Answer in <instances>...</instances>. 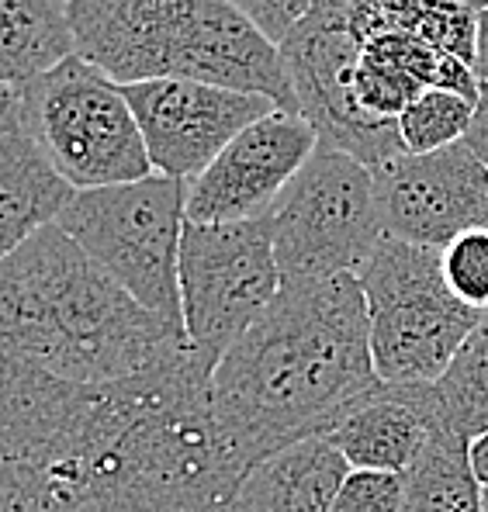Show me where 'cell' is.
Segmentation results:
<instances>
[{"mask_svg":"<svg viewBox=\"0 0 488 512\" xmlns=\"http://www.w3.org/2000/svg\"><path fill=\"white\" fill-rule=\"evenodd\" d=\"M270 42H281L309 14L315 0H232Z\"/></svg>","mask_w":488,"mask_h":512,"instance_id":"cell-23","label":"cell"},{"mask_svg":"<svg viewBox=\"0 0 488 512\" xmlns=\"http://www.w3.org/2000/svg\"><path fill=\"white\" fill-rule=\"evenodd\" d=\"M440 260L450 291L475 312H488V225L461 232L440 250Z\"/></svg>","mask_w":488,"mask_h":512,"instance_id":"cell-21","label":"cell"},{"mask_svg":"<svg viewBox=\"0 0 488 512\" xmlns=\"http://www.w3.org/2000/svg\"><path fill=\"white\" fill-rule=\"evenodd\" d=\"M402 485V512H482L485 488L471 464V440L444 419L433 423Z\"/></svg>","mask_w":488,"mask_h":512,"instance_id":"cell-17","label":"cell"},{"mask_svg":"<svg viewBox=\"0 0 488 512\" xmlns=\"http://www.w3.org/2000/svg\"><path fill=\"white\" fill-rule=\"evenodd\" d=\"M14 104L45 160L73 191L156 173L125 87L77 52L14 90Z\"/></svg>","mask_w":488,"mask_h":512,"instance_id":"cell-7","label":"cell"},{"mask_svg":"<svg viewBox=\"0 0 488 512\" xmlns=\"http://www.w3.org/2000/svg\"><path fill=\"white\" fill-rule=\"evenodd\" d=\"M350 471L326 436H309L253 464L232 492V512H333Z\"/></svg>","mask_w":488,"mask_h":512,"instance_id":"cell-16","label":"cell"},{"mask_svg":"<svg viewBox=\"0 0 488 512\" xmlns=\"http://www.w3.org/2000/svg\"><path fill=\"white\" fill-rule=\"evenodd\" d=\"M475 115V101L457 90L430 87L399 115V139L405 153H433V149L464 142Z\"/></svg>","mask_w":488,"mask_h":512,"instance_id":"cell-20","label":"cell"},{"mask_svg":"<svg viewBox=\"0 0 488 512\" xmlns=\"http://www.w3.org/2000/svg\"><path fill=\"white\" fill-rule=\"evenodd\" d=\"M471 464H475V474L482 481V488H488V433L471 440Z\"/></svg>","mask_w":488,"mask_h":512,"instance_id":"cell-26","label":"cell"},{"mask_svg":"<svg viewBox=\"0 0 488 512\" xmlns=\"http://www.w3.org/2000/svg\"><path fill=\"white\" fill-rule=\"evenodd\" d=\"M7 101H11V90H7L4 84H0V104H7Z\"/></svg>","mask_w":488,"mask_h":512,"instance_id":"cell-27","label":"cell"},{"mask_svg":"<svg viewBox=\"0 0 488 512\" xmlns=\"http://www.w3.org/2000/svg\"><path fill=\"white\" fill-rule=\"evenodd\" d=\"M475 77L488 84V7H478V32H475Z\"/></svg>","mask_w":488,"mask_h":512,"instance_id":"cell-25","label":"cell"},{"mask_svg":"<svg viewBox=\"0 0 488 512\" xmlns=\"http://www.w3.org/2000/svg\"><path fill=\"white\" fill-rule=\"evenodd\" d=\"M482 512H488V488H485V495H482Z\"/></svg>","mask_w":488,"mask_h":512,"instance_id":"cell-28","label":"cell"},{"mask_svg":"<svg viewBox=\"0 0 488 512\" xmlns=\"http://www.w3.org/2000/svg\"><path fill=\"white\" fill-rule=\"evenodd\" d=\"M267 218L284 284L357 274L385 236L374 170L322 142Z\"/></svg>","mask_w":488,"mask_h":512,"instance_id":"cell-8","label":"cell"},{"mask_svg":"<svg viewBox=\"0 0 488 512\" xmlns=\"http://www.w3.org/2000/svg\"><path fill=\"white\" fill-rule=\"evenodd\" d=\"M437 419L430 384H381L329 429L326 440L350 468L405 474Z\"/></svg>","mask_w":488,"mask_h":512,"instance_id":"cell-14","label":"cell"},{"mask_svg":"<svg viewBox=\"0 0 488 512\" xmlns=\"http://www.w3.org/2000/svg\"><path fill=\"white\" fill-rule=\"evenodd\" d=\"M187 180L149 173L129 184L77 191L56 225L129 295L184 329L180 319V236Z\"/></svg>","mask_w":488,"mask_h":512,"instance_id":"cell-6","label":"cell"},{"mask_svg":"<svg viewBox=\"0 0 488 512\" xmlns=\"http://www.w3.org/2000/svg\"><path fill=\"white\" fill-rule=\"evenodd\" d=\"M187 346L59 229L42 225L0 260V357L73 384L142 374Z\"/></svg>","mask_w":488,"mask_h":512,"instance_id":"cell-3","label":"cell"},{"mask_svg":"<svg viewBox=\"0 0 488 512\" xmlns=\"http://www.w3.org/2000/svg\"><path fill=\"white\" fill-rule=\"evenodd\" d=\"M73 52L66 0H0V84L11 94Z\"/></svg>","mask_w":488,"mask_h":512,"instance_id":"cell-18","label":"cell"},{"mask_svg":"<svg viewBox=\"0 0 488 512\" xmlns=\"http://www.w3.org/2000/svg\"><path fill=\"white\" fill-rule=\"evenodd\" d=\"M357 284L367 301L371 360L385 384H433L485 312L450 291L440 250L381 236Z\"/></svg>","mask_w":488,"mask_h":512,"instance_id":"cell-5","label":"cell"},{"mask_svg":"<svg viewBox=\"0 0 488 512\" xmlns=\"http://www.w3.org/2000/svg\"><path fill=\"white\" fill-rule=\"evenodd\" d=\"M468 149L488 167V84L478 87V101H475V115H471L468 135H464Z\"/></svg>","mask_w":488,"mask_h":512,"instance_id":"cell-24","label":"cell"},{"mask_svg":"<svg viewBox=\"0 0 488 512\" xmlns=\"http://www.w3.org/2000/svg\"><path fill=\"white\" fill-rule=\"evenodd\" d=\"M208 381L187 346L111 384L0 357V512H232Z\"/></svg>","mask_w":488,"mask_h":512,"instance_id":"cell-1","label":"cell"},{"mask_svg":"<svg viewBox=\"0 0 488 512\" xmlns=\"http://www.w3.org/2000/svg\"><path fill=\"white\" fill-rule=\"evenodd\" d=\"M433 388L437 416L468 440L488 433V312Z\"/></svg>","mask_w":488,"mask_h":512,"instance_id":"cell-19","label":"cell"},{"mask_svg":"<svg viewBox=\"0 0 488 512\" xmlns=\"http://www.w3.org/2000/svg\"><path fill=\"white\" fill-rule=\"evenodd\" d=\"M277 49L295 87L298 115L309 118L322 146L340 149L371 170L405 153L399 122L374 118L357 104L354 70L360 35L350 25L343 0H315Z\"/></svg>","mask_w":488,"mask_h":512,"instance_id":"cell-10","label":"cell"},{"mask_svg":"<svg viewBox=\"0 0 488 512\" xmlns=\"http://www.w3.org/2000/svg\"><path fill=\"white\" fill-rule=\"evenodd\" d=\"M73 49L115 84L201 80L298 111L277 42L232 0H66Z\"/></svg>","mask_w":488,"mask_h":512,"instance_id":"cell-4","label":"cell"},{"mask_svg":"<svg viewBox=\"0 0 488 512\" xmlns=\"http://www.w3.org/2000/svg\"><path fill=\"white\" fill-rule=\"evenodd\" d=\"M381 384L357 274L281 281L208 381L215 454L239 481L277 450L326 436Z\"/></svg>","mask_w":488,"mask_h":512,"instance_id":"cell-2","label":"cell"},{"mask_svg":"<svg viewBox=\"0 0 488 512\" xmlns=\"http://www.w3.org/2000/svg\"><path fill=\"white\" fill-rule=\"evenodd\" d=\"M402 474L354 468L340 485L333 512H402Z\"/></svg>","mask_w":488,"mask_h":512,"instance_id":"cell-22","label":"cell"},{"mask_svg":"<svg viewBox=\"0 0 488 512\" xmlns=\"http://www.w3.org/2000/svg\"><path fill=\"white\" fill-rule=\"evenodd\" d=\"M122 87L153 170L180 180L198 177L246 125L277 111L264 94L201 80H142Z\"/></svg>","mask_w":488,"mask_h":512,"instance_id":"cell-12","label":"cell"},{"mask_svg":"<svg viewBox=\"0 0 488 512\" xmlns=\"http://www.w3.org/2000/svg\"><path fill=\"white\" fill-rule=\"evenodd\" d=\"M374 198L385 236L444 250L461 232L488 225V167L468 142L399 153L374 167Z\"/></svg>","mask_w":488,"mask_h":512,"instance_id":"cell-11","label":"cell"},{"mask_svg":"<svg viewBox=\"0 0 488 512\" xmlns=\"http://www.w3.org/2000/svg\"><path fill=\"white\" fill-rule=\"evenodd\" d=\"M315 146L319 135L309 118L298 111H270L187 180L184 218L194 225H222L267 215Z\"/></svg>","mask_w":488,"mask_h":512,"instance_id":"cell-13","label":"cell"},{"mask_svg":"<svg viewBox=\"0 0 488 512\" xmlns=\"http://www.w3.org/2000/svg\"><path fill=\"white\" fill-rule=\"evenodd\" d=\"M281 291L270 218L184 225L180 236V319L187 350L215 371L229 346Z\"/></svg>","mask_w":488,"mask_h":512,"instance_id":"cell-9","label":"cell"},{"mask_svg":"<svg viewBox=\"0 0 488 512\" xmlns=\"http://www.w3.org/2000/svg\"><path fill=\"white\" fill-rule=\"evenodd\" d=\"M73 194L77 191L45 160L11 94V101L0 104V260L42 225L56 222Z\"/></svg>","mask_w":488,"mask_h":512,"instance_id":"cell-15","label":"cell"}]
</instances>
